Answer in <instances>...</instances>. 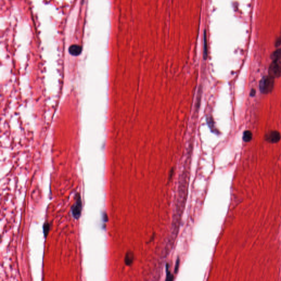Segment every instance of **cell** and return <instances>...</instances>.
I'll use <instances>...</instances> for the list:
<instances>
[{"mask_svg":"<svg viewBox=\"0 0 281 281\" xmlns=\"http://www.w3.org/2000/svg\"><path fill=\"white\" fill-rule=\"evenodd\" d=\"M255 93H256L255 90H254V89H252V90L251 91L250 93V96H252V97H254L255 95Z\"/></svg>","mask_w":281,"mask_h":281,"instance_id":"7c38bea8","label":"cell"},{"mask_svg":"<svg viewBox=\"0 0 281 281\" xmlns=\"http://www.w3.org/2000/svg\"><path fill=\"white\" fill-rule=\"evenodd\" d=\"M252 133L250 131H246L243 135V140L246 142H249L252 140Z\"/></svg>","mask_w":281,"mask_h":281,"instance_id":"9c48e42d","label":"cell"},{"mask_svg":"<svg viewBox=\"0 0 281 281\" xmlns=\"http://www.w3.org/2000/svg\"><path fill=\"white\" fill-rule=\"evenodd\" d=\"M204 59L205 60L207 59L208 57V45H207V33L206 30L204 31Z\"/></svg>","mask_w":281,"mask_h":281,"instance_id":"ba28073f","label":"cell"},{"mask_svg":"<svg viewBox=\"0 0 281 281\" xmlns=\"http://www.w3.org/2000/svg\"><path fill=\"white\" fill-rule=\"evenodd\" d=\"M69 51L72 55L77 56L81 53L82 47L78 45H73L69 47Z\"/></svg>","mask_w":281,"mask_h":281,"instance_id":"5b68a950","label":"cell"},{"mask_svg":"<svg viewBox=\"0 0 281 281\" xmlns=\"http://www.w3.org/2000/svg\"><path fill=\"white\" fill-rule=\"evenodd\" d=\"M269 75L272 78H280L281 76V61L275 60L271 63L268 69Z\"/></svg>","mask_w":281,"mask_h":281,"instance_id":"3957f363","label":"cell"},{"mask_svg":"<svg viewBox=\"0 0 281 281\" xmlns=\"http://www.w3.org/2000/svg\"><path fill=\"white\" fill-rule=\"evenodd\" d=\"M271 58L273 61L275 60H281V48L277 49L276 51H275L271 55Z\"/></svg>","mask_w":281,"mask_h":281,"instance_id":"52a82bcc","label":"cell"},{"mask_svg":"<svg viewBox=\"0 0 281 281\" xmlns=\"http://www.w3.org/2000/svg\"><path fill=\"white\" fill-rule=\"evenodd\" d=\"M134 261V254L131 252H128L125 257V263L126 265H130Z\"/></svg>","mask_w":281,"mask_h":281,"instance_id":"8992f818","label":"cell"},{"mask_svg":"<svg viewBox=\"0 0 281 281\" xmlns=\"http://www.w3.org/2000/svg\"><path fill=\"white\" fill-rule=\"evenodd\" d=\"M281 35L277 39L276 41L275 42V47H279L281 46Z\"/></svg>","mask_w":281,"mask_h":281,"instance_id":"8fae6325","label":"cell"},{"mask_svg":"<svg viewBox=\"0 0 281 281\" xmlns=\"http://www.w3.org/2000/svg\"><path fill=\"white\" fill-rule=\"evenodd\" d=\"M82 211V200L80 194H77V199L75 203L71 209V213L73 218L78 220L80 218Z\"/></svg>","mask_w":281,"mask_h":281,"instance_id":"7a4b0ae2","label":"cell"},{"mask_svg":"<svg viewBox=\"0 0 281 281\" xmlns=\"http://www.w3.org/2000/svg\"><path fill=\"white\" fill-rule=\"evenodd\" d=\"M275 79L271 76H266L262 79L260 83V89L262 93L267 94L271 92L273 88Z\"/></svg>","mask_w":281,"mask_h":281,"instance_id":"6da1fadb","label":"cell"},{"mask_svg":"<svg viewBox=\"0 0 281 281\" xmlns=\"http://www.w3.org/2000/svg\"><path fill=\"white\" fill-rule=\"evenodd\" d=\"M50 230V224L49 223H45L44 225V233L45 238L47 236L48 233Z\"/></svg>","mask_w":281,"mask_h":281,"instance_id":"30bf717a","label":"cell"},{"mask_svg":"<svg viewBox=\"0 0 281 281\" xmlns=\"http://www.w3.org/2000/svg\"><path fill=\"white\" fill-rule=\"evenodd\" d=\"M266 140L272 143H277L281 140V135L278 131H272L267 134Z\"/></svg>","mask_w":281,"mask_h":281,"instance_id":"277c9868","label":"cell"},{"mask_svg":"<svg viewBox=\"0 0 281 281\" xmlns=\"http://www.w3.org/2000/svg\"><path fill=\"white\" fill-rule=\"evenodd\" d=\"M179 265V260H178V262H176V267H175V273H176V272H177V270L178 269Z\"/></svg>","mask_w":281,"mask_h":281,"instance_id":"4fadbf2b","label":"cell"}]
</instances>
